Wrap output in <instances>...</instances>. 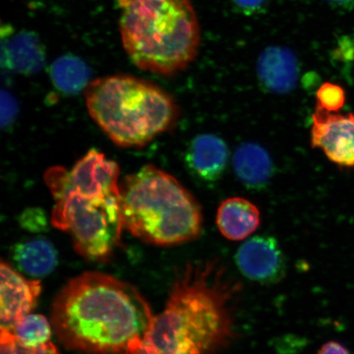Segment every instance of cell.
Returning <instances> with one entry per match:
<instances>
[{
  "label": "cell",
  "mask_w": 354,
  "mask_h": 354,
  "mask_svg": "<svg viewBox=\"0 0 354 354\" xmlns=\"http://www.w3.org/2000/svg\"><path fill=\"white\" fill-rule=\"evenodd\" d=\"M317 354H349L342 344L330 342L323 345Z\"/></svg>",
  "instance_id": "23"
},
{
  "label": "cell",
  "mask_w": 354,
  "mask_h": 354,
  "mask_svg": "<svg viewBox=\"0 0 354 354\" xmlns=\"http://www.w3.org/2000/svg\"><path fill=\"white\" fill-rule=\"evenodd\" d=\"M124 50L139 68L171 76L198 55L201 28L192 0H119Z\"/></svg>",
  "instance_id": "4"
},
{
  "label": "cell",
  "mask_w": 354,
  "mask_h": 354,
  "mask_svg": "<svg viewBox=\"0 0 354 354\" xmlns=\"http://www.w3.org/2000/svg\"><path fill=\"white\" fill-rule=\"evenodd\" d=\"M12 258L21 272L35 278L50 275L57 264L55 247L43 237L17 243L12 248Z\"/></svg>",
  "instance_id": "13"
},
{
  "label": "cell",
  "mask_w": 354,
  "mask_h": 354,
  "mask_svg": "<svg viewBox=\"0 0 354 354\" xmlns=\"http://www.w3.org/2000/svg\"><path fill=\"white\" fill-rule=\"evenodd\" d=\"M3 62L7 68L30 76L37 73L44 64V50L33 33H19L3 48Z\"/></svg>",
  "instance_id": "14"
},
{
  "label": "cell",
  "mask_w": 354,
  "mask_h": 354,
  "mask_svg": "<svg viewBox=\"0 0 354 354\" xmlns=\"http://www.w3.org/2000/svg\"><path fill=\"white\" fill-rule=\"evenodd\" d=\"M12 332L22 344L30 348L50 342L52 334L50 322L39 314H28L17 323Z\"/></svg>",
  "instance_id": "17"
},
{
  "label": "cell",
  "mask_w": 354,
  "mask_h": 354,
  "mask_svg": "<svg viewBox=\"0 0 354 354\" xmlns=\"http://www.w3.org/2000/svg\"><path fill=\"white\" fill-rule=\"evenodd\" d=\"M258 74L270 91L284 94L293 90L297 81V60L286 48L269 47L259 57Z\"/></svg>",
  "instance_id": "10"
},
{
  "label": "cell",
  "mask_w": 354,
  "mask_h": 354,
  "mask_svg": "<svg viewBox=\"0 0 354 354\" xmlns=\"http://www.w3.org/2000/svg\"><path fill=\"white\" fill-rule=\"evenodd\" d=\"M17 113V104L10 93L2 91V126L10 125Z\"/></svg>",
  "instance_id": "21"
},
{
  "label": "cell",
  "mask_w": 354,
  "mask_h": 354,
  "mask_svg": "<svg viewBox=\"0 0 354 354\" xmlns=\"http://www.w3.org/2000/svg\"><path fill=\"white\" fill-rule=\"evenodd\" d=\"M0 348L1 354H60L50 342L38 347H26L12 331L6 330H0Z\"/></svg>",
  "instance_id": "18"
},
{
  "label": "cell",
  "mask_w": 354,
  "mask_h": 354,
  "mask_svg": "<svg viewBox=\"0 0 354 354\" xmlns=\"http://www.w3.org/2000/svg\"><path fill=\"white\" fill-rule=\"evenodd\" d=\"M233 163L238 178L251 187L265 184L272 175V159L268 152L257 144L241 145L234 153Z\"/></svg>",
  "instance_id": "15"
},
{
  "label": "cell",
  "mask_w": 354,
  "mask_h": 354,
  "mask_svg": "<svg viewBox=\"0 0 354 354\" xmlns=\"http://www.w3.org/2000/svg\"><path fill=\"white\" fill-rule=\"evenodd\" d=\"M86 100L92 118L122 147L148 144L170 129L179 113L162 88L129 75L95 80L86 87Z\"/></svg>",
  "instance_id": "6"
},
{
  "label": "cell",
  "mask_w": 354,
  "mask_h": 354,
  "mask_svg": "<svg viewBox=\"0 0 354 354\" xmlns=\"http://www.w3.org/2000/svg\"><path fill=\"white\" fill-rule=\"evenodd\" d=\"M327 1L335 4H339V6H344V4L351 2L353 0H327Z\"/></svg>",
  "instance_id": "24"
},
{
  "label": "cell",
  "mask_w": 354,
  "mask_h": 354,
  "mask_svg": "<svg viewBox=\"0 0 354 354\" xmlns=\"http://www.w3.org/2000/svg\"><path fill=\"white\" fill-rule=\"evenodd\" d=\"M260 212L248 199L234 197L221 203L216 214V225L227 240L241 241L250 236L259 227Z\"/></svg>",
  "instance_id": "11"
},
{
  "label": "cell",
  "mask_w": 354,
  "mask_h": 354,
  "mask_svg": "<svg viewBox=\"0 0 354 354\" xmlns=\"http://www.w3.org/2000/svg\"><path fill=\"white\" fill-rule=\"evenodd\" d=\"M119 167L96 149L72 170L50 168L44 180L54 198L51 223L68 232L84 258L103 261L120 242L123 225Z\"/></svg>",
  "instance_id": "3"
},
{
  "label": "cell",
  "mask_w": 354,
  "mask_h": 354,
  "mask_svg": "<svg viewBox=\"0 0 354 354\" xmlns=\"http://www.w3.org/2000/svg\"><path fill=\"white\" fill-rule=\"evenodd\" d=\"M233 2L243 12H254L263 6L266 0H233Z\"/></svg>",
  "instance_id": "22"
},
{
  "label": "cell",
  "mask_w": 354,
  "mask_h": 354,
  "mask_svg": "<svg viewBox=\"0 0 354 354\" xmlns=\"http://www.w3.org/2000/svg\"><path fill=\"white\" fill-rule=\"evenodd\" d=\"M187 158L190 169L198 177L214 181L219 178L227 166V146L214 135H199L190 145Z\"/></svg>",
  "instance_id": "12"
},
{
  "label": "cell",
  "mask_w": 354,
  "mask_h": 354,
  "mask_svg": "<svg viewBox=\"0 0 354 354\" xmlns=\"http://www.w3.org/2000/svg\"><path fill=\"white\" fill-rule=\"evenodd\" d=\"M218 260L180 270L165 308L124 354H214L234 338L232 305L241 291Z\"/></svg>",
  "instance_id": "1"
},
{
  "label": "cell",
  "mask_w": 354,
  "mask_h": 354,
  "mask_svg": "<svg viewBox=\"0 0 354 354\" xmlns=\"http://www.w3.org/2000/svg\"><path fill=\"white\" fill-rule=\"evenodd\" d=\"M317 106L330 113H338L346 100L344 88L336 84L326 82L317 92Z\"/></svg>",
  "instance_id": "19"
},
{
  "label": "cell",
  "mask_w": 354,
  "mask_h": 354,
  "mask_svg": "<svg viewBox=\"0 0 354 354\" xmlns=\"http://www.w3.org/2000/svg\"><path fill=\"white\" fill-rule=\"evenodd\" d=\"M124 228L140 240L171 246L201 234L203 214L193 194L175 177L153 165L120 185Z\"/></svg>",
  "instance_id": "5"
},
{
  "label": "cell",
  "mask_w": 354,
  "mask_h": 354,
  "mask_svg": "<svg viewBox=\"0 0 354 354\" xmlns=\"http://www.w3.org/2000/svg\"><path fill=\"white\" fill-rule=\"evenodd\" d=\"M21 218V225L30 231L39 232L46 225V216L39 210L26 211Z\"/></svg>",
  "instance_id": "20"
},
{
  "label": "cell",
  "mask_w": 354,
  "mask_h": 354,
  "mask_svg": "<svg viewBox=\"0 0 354 354\" xmlns=\"http://www.w3.org/2000/svg\"><path fill=\"white\" fill-rule=\"evenodd\" d=\"M236 263L242 275L262 285L282 281L286 274V260L275 238L257 236L239 248Z\"/></svg>",
  "instance_id": "8"
},
{
  "label": "cell",
  "mask_w": 354,
  "mask_h": 354,
  "mask_svg": "<svg viewBox=\"0 0 354 354\" xmlns=\"http://www.w3.org/2000/svg\"><path fill=\"white\" fill-rule=\"evenodd\" d=\"M91 70L85 62L74 55L59 57L50 68L53 84L65 95H75L88 86Z\"/></svg>",
  "instance_id": "16"
},
{
  "label": "cell",
  "mask_w": 354,
  "mask_h": 354,
  "mask_svg": "<svg viewBox=\"0 0 354 354\" xmlns=\"http://www.w3.org/2000/svg\"><path fill=\"white\" fill-rule=\"evenodd\" d=\"M154 317L134 286L100 272L72 279L52 308L57 338L66 348L88 354L125 352L143 337Z\"/></svg>",
  "instance_id": "2"
},
{
  "label": "cell",
  "mask_w": 354,
  "mask_h": 354,
  "mask_svg": "<svg viewBox=\"0 0 354 354\" xmlns=\"http://www.w3.org/2000/svg\"><path fill=\"white\" fill-rule=\"evenodd\" d=\"M0 274V328L12 331L35 308L41 285L38 280H26L4 262L1 263Z\"/></svg>",
  "instance_id": "9"
},
{
  "label": "cell",
  "mask_w": 354,
  "mask_h": 354,
  "mask_svg": "<svg viewBox=\"0 0 354 354\" xmlns=\"http://www.w3.org/2000/svg\"><path fill=\"white\" fill-rule=\"evenodd\" d=\"M311 145L321 149L335 165L354 167V113H330L317 106L313 115Z\"/></svg>",
  "instance_id": "7"
}]
</instances>
